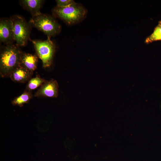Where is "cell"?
I'll list each match as a JSON object with an SVG mask.
<instances>
[{"label": "cell", "mask_w": 161, "mask_h": 161, "mask_svg": "<svg viewBox=\"0 0 161 161\" xmlns=\"http://www.w3.org/2000/svg\"><path fill=\"white\" fill-rule=\"evenodd\" d=\"M17 45L6 44L0 55V75L2 78L9 77L12 71L19 65L22 53Z\"/></svg>", "instance_id": "1"}, {"label": "cell", "mask_w": 161, "mask_h": 161, "mask_svg": "<svg viewBox=\"0 0 161 161\" xmlns=\"http://www.w3.org/2000/svg\"><path fill=\"white\" fill-rule=\"evenodd\" d=\"M32 97V91L25 90L21 95L14 98L12 103L13 105L18 106L21 107L24 104L28 103Z\"/></svg>", "instance_id": "11"}, {"label": "cell", "mask_w": 161, "mask_h": 161, "mask_svg": "<svg viewBox=\"0 0 161 161\" xmlns=\"http://www.w3.org/2000/svg\"><path fill=\"white\" fill-rule=\"evenodd\" d=\"M44 1L41 0H22L20 1L21 5L29 11L32 16L40 13V9Z\"/></svg>", "instance_id": "10"}, {"label": "cell", "mask_w": 161, "mask_h": 161, "mask_svg": "<svg viewBox=\"0 0 161 161\" xmlns=\"http://www.w3.org/2000/svg\"><path fill=\"white\" fill-rule=\"evenodd\" d=\"M58 88L57 81L53 79H51L49 80H46L34 96L38 98L57 97L58 95Z\"/></svg>", "instance_id": "6"}, {"label": "cell", "mask_w": 161, "mask_h": 161, "mask_svg": "<svg viewBox=\"0 0 161 161\" xmlns=\"http://www.w3.org/2000/svg\"><path fill=\"white\" fill-rule=\"evenodd\" d=\"M159 40H161V26L158 24L152 33L146 39L145 42L149 44Z\"/></svg>", "instance_id": "13"}, {"label": "cell", "mask_w": 161, "mask_h": 161, "mask_svg": "<svg viewBox=\"0 0 161 161\" xmlns=\"http://www.w3.org/2000/svg\"><path fill=\"white\" fill-rule=\"evenodd\" d=\"M57 6L59 7H65L68 6L75 2L73 0H57L56 1Z\"/></svg>", "instance_id": "14"}, {"label": "cell", "mask_w": 161, "mask_h": 161, "mask_svg": "<svg viewBox=\"0 0 161 161\" xmlns=\"http://www.w3.org/2000/svg\"><path fill=\"white\" fill-rule=\"evenodd\" d=\"M34 45L37 55L42 61L44 68L49 67L52 64L55 51V46L50 38L44 41L34 40Z\"/></svg>", "instance_id": "5"}, {"label": "cell", "mask_w": 161, "mask_h": 161, "mask_svg": "<svg viewBox=\"0 0 161 161\" xmlns=\"http://www.w3.org/2000/svg\"><path fill=\"white\" fill-rule=\"evenodd\" d=\"M0 40L6 44H12L14 40L13 22L11 18L0 20Z\"/></svg>", "instance_id": "7"}, {"label": "cell", "mask_w": 161, "mask_h": 161, "mask_svg": "<svg viewBox=\"0 0 161 161\" xmlns=\"http://www.w3.org/2000/svg\"><path fill=\"white\" fill-rule=\"evenodd\" d=\"M38 62L37 55L22 53L19 65L33 73L34 71L37 68Z\"/></svg>", "instance_id": "9"}, {"label": "cell", "mask_w": 161, "mask_h": 161, "mask_svg": "<svg viewBox=\"0 0 161 161\" xmlns=\"http://www.w3.org/2000/svg\"><path fill=\"white\" fill-rule=\"evenodd\" d=\"M29 23L30 26L37 28L50 38L59 33L61 27L51 16L40 13L32 16Z\"/></svg>", "instance_id": "3"}, {"label": "cell", "mask_w": 161, "mask_h": 161, "mask_svg": "<svg viewBox=\"0 0 161 161\" xmlns=\"http://www.w3.org/2000/svg\"><path fill=\"white\" fill-rule=\"evenodd\" d=\"M46 80L39 76H36L35 77L31 78L28 81L25 90L32 91L41 86Z\"/></svg>", "instance_id": "12"}, {"label": "cell", "mask_w": 161, "mask_h": 161, "mask_svg": "<svg viewBox=\"0 0 161 161\" xmlns=\"http://www.w3.org/2000/svg\"><path fill=\"white\" fill-rule=\"evenodd\" d=\"M10 18L13 22L14 39L16 45L25 46L29 38L30 25L21 16L16 15Z\"/></svg>", "instance_id": "4"}, {"label": "cell", "mask_w": 161, "mask_h": 161, "mask_svg": "<svg viewBox=\"0 0 161 161\" xmlns=\"http://www.w3.org/2000/svg\"><path fill=\"white\" fill-rule=\"evenodd\" d=\"M158 24L161 26V20L159 22Z\"/></svg>", "instance_id": "15"}, {"label": "cell", "mask_w": 161, "mask_h": 161, "mask_svg": "<svg viewBox=\"0 0 161 161\" xmlns=\"http://www.w3.org/2000/svg\"><path fill=\"white\" fill-rule=\"evenodd\" d=\"M33 74L19 65L12 71L9 77L15 82L25 83L30 80Z\"/></svg>", "instance_id": "8"}, {"label": "cell", "mask_w": 161, "mask_h": 161, "mask_svg": "<svg viewBox=\"0 0 161 161\" xmlns=\"http://www.w3.org/2000/svg\"><path fill=\"white\" fill-rule=\"evenodd\" d=\"M54 16L63 20L68 25L78 23L85 18L86 11L84 7L75 2L65 7L56 6L52 10Z\"/></svg>", "instance_id": "2"}]
</instances>
